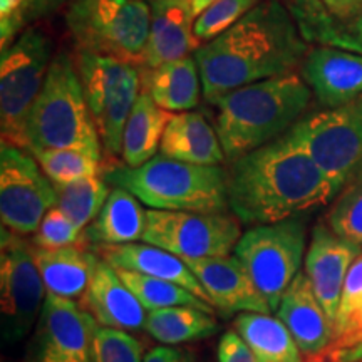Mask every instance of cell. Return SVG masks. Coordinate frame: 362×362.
Segmentation results:
<instances>
[{
	"label": "cell",
	"instance_id": "31",
	"mask_svg": "<svg viewBox=\"0 0 362 362\" xmlns=\"http://www.w3.org/2000/svg\"><path fill=\"white\" fill-rule=\"evenodd\" d=\"M54 188L57 194L56 208L74 221L83 232L99 215L111 193L110 185L101 176H90L74 183L54 185Z\"/></svg>",
	"mask_w": 362,
	"mask_h": 362
},
{
	"label": "cell",
	"instance_id": "16",
	"mask_svg": "<svg viewBox=\"0 0 362 362\" xmlns=\"http://www.w3.org/2000/svg\"><path fill=\"white\" fill-rule=\"evenodd\" d=\"M210 297L215 309L228 315L235 312L270 314V307L237 257L183 259Z\"/></svg>",
	"mask_w": 362,
	"mask_h": 362
},
{
	"label": "cell",
	"instance_id": "40",
	"mask_svg": "<svg viewBox=\"0 0 362 362\" xmlns=\"http://www.w3.org/2000/svg\"><path fill=\"white\" fill-rule=\"evenodd\" d=\"M362 342V307L356 312L354 315L347 320L344 325L334 334V341L330 344L327 351H337V349H349L352 346ZM325 351V352H327Z\"/></svg>",
	"mask_w": 362,
	"mask_h": 362
},
{
	"label": "cell",
	"instance_id": "35",
	"mask_svg": "<svg viewBox=\"0 0 362 362\" xmlns=\"http://www.w3.org/2000/svg\"><path fill=\"white\" fill-rule=\"evenodd\" d=\"M139 339L117 329L98 327L93 341V362H143Z\"/></svg>",
	"mask_w": 362,
	"mask_h": 362
},
{
	"label": "cell",
	"instance_id": "28",
	"mask_svg": "<svg viewBox=\"0 0 362 362\" xmlns=\"http://www.w3.org/2000/svg\"><path fill=\"white\" fill-rule=\"evenodd\" d=\"M235 329L259 362H304V354L279 317L243 312L235 319Z\"/></svg>",
	"mask_w": 362,
	"mask_h": 362
},
{
	"label": "cell",
	"instance_id": "22",
	"mask_svg": "<svg viewBox=\"0 0 362 362\" xmlns=\"http://www.w3.org/2000/svg\"><path fill=\"white\" fill-rule=\"evenodd\" d=\"M99 253L83 242L62 248L34 247V259L47 293L67 300H81L88 292L99 260Z\"/></svg>",
	"mask_w": 362,
	"mask_h": 362
},
{
	"label": "cell",
	"instance_id": "15",
	"mask_svg": "<svg viewBox=\"0 0 362 362\" xmlns=\"http://www.w3.org/2000/svg\"><path fill=\"white\" fill-rule=\"evenodd\" d=\"M361 253L362 247L342 238L324 221L312 228L304 272L332 324H336L347 272Z\"/></svg>",
	"mask_w": 362,
	"mask_h": 362
},
{
	"label": "cell",
	"instance_id": "33",
	"mask_svg": "<svg viewBox=\"0 0 362 362\" xmlns=\"http://www.w3.org/2000/svg\"><path fill=\"white\" fill-rule=\"evenodd\" d=\"M327 225L342 238L362 247V166L344 183L334 198Z\"/></svg>",
	"mask_w": 362,
	"mask_h": 362
},
{
	"label": "cell",
	"instance_id": "32",
	"mask_svg": "<svg viewBox=\"0 0 362 362\" xmlns=\"http://www.w3.org/2000/svg\"><path fill=\"white\" fill-rule=\"evenodd\" d=\"M40 168L54 185L74 183V181L99 176L101 153L79 148H51L30 151Z\"/></svg>",
	"mask_w": 362,
	"mask_h": 362
},
{
	"label": "cell",
	"instance_id": "44",
	"mask_svg": "<svg viewBox=\"0 0 362 362\" xmlns=\"http://www.w3.org/2000/svg\"><path fill=\"white\" fill-rule=\"evenodd\" d=\"M325 7L330 8V11H344V8L354 6L359 0H320Z\"/></svg>",
	"mask_w": 362,
	"mask_h": 362
},
{
	"label": "cell",
	"instance_id": "4",
	"mask_svg": "<svg viewBox=\"0 0 362 362\" xmlns=\"http://www.w3.org/2000/svg\"><path fill=\"white\" fill-rule=\"evenodd\" d=\"M103 178L112 188L133 193L151 210L226 211L228 171L156 155L138 168L115 166Z\"/></svg>",
	"mask_w": 362,
	"mask_h": 362
},
{
	"label": "cell",
	"instance_id": "13",
	"mask_svg": "<svg viewBox=\"0 0 362 362\" xmlns=\"http://www.w3.org/2000/svg\"><path fill=\"white\" fill-rule=\"evenodd\" d=\"M56 188L25 149L0 148V218L11 232L34 235L44 215L56 206Z\"/></svg>",
	"mask_w": 362,
	"mask_h": 362
},
{
	"label": "cell",
	"instance_id": "21",
	"mask_svg": "<svg viewBox=\"0 0 362 362\" xmlns=\"http://www.w3.org/2000/svg\"><path fill=\"white\" fill-rule=\"evenodd\" d=\"M307 42L362 54V0L344 11H330L320 0H287Z\"/></svg>",
	"mask_w": 362,
	"mask_h": 362
},
{
	"label": "cell",
	"instance_id": "34",
	"mask_svg": "<svg viewBox=\"0 0 362 362\" xmlns=\"http://www.w3.org/2000/svg\"><path fill=\"white\" fill-rule=\"evenodd\" d=\"M260 2L262 0H216L194 19L193 30L198 44H206L226 33Z\"/></svg>",
	"mask_w": 362,
	"mask_h": 362
},
{
	"label": "cell",
	"instance_id": "26",
	"mask_svg": "<svg viewBox=\"0 0 362 362\" xmlns=\"http://www.w3.org/2000/svg\"><path fill=\"white\" fill-rule=\"evenodd\" d=\"M143 93L158 106L170 112L192 111L198 106L202 88V76L193 57H183L155 69H148L143 76Z\"/></svg>",
	"mask_w": 362,
	"mask_h": 362
},
{
	"label": "cell",
	"instance_id": "46",
	"mask_svg": "<svg viewBox=\"0 0 362 362\" xmlns=\"http://www.w3.org/2000/svg\"><path fill=\"white\" fill-rule=\"evenodd\" d=\"M146 2H151V0H146Z\"/></svg>",
	"mask_w": 362,
	"mask_h": 362
},
{
	"label": "cell",
	"instance_id": "5",
	"mask_svg": "<svg viewBox=\"0 0 362 362\" xmlns=\"http://www.w3.org/2000/svg\"><path fill=\"white\" fill-rule=\"evenodd\" d=\"M29 151L79 148L103 151L96 123L74 62L67 54L52 59L44 86L27 119Z\"/></svg>",
	"mask_w": 362,
	"mask_h": 362
},
{
	"label": "cell",
	"instance_id": "36",
	"mask_svg": "<svg viewBox=\"0 0 362 362\" xmlns=\"http://www.w3.org/2000/svg\"><path fill=\"white\" fill-rule=\"evenodd\" d=\"M33 245L37 248H62L83 242V230L71 221L59 208H51L44 215L37 232L33 235Z\"/></svg>",
	"mask_w": 362,
	"mask_h": 362
},
{
	"label": "cell",
	"instance_id": "1",
	"mask_svg": "<svg viewBox=\"0 0 362 362\" xmlns=\"http://www.w3.org/2000/svg\"><path fill=\"white\" fill-rule=\"evenodd\" d=\"M341 189L288 133L233 160L228 170V206L242 225L300 216Z\"/></svg>",
	"mask_w": 362,
	"mask_h": 362
},
{
	"label": "cell",
	"instance_id": "14",
	"mask_svg": "<svg viewBox=\"0 0 362 362\" xmlns=\"http://www.w3.org/2000/svg\"><path fill=\"white\" fill-rule=\"evenodd\" d=\"M98 327L74 300L47 293L22 362H93Z\"/></svg>",
	"mask_w": 362,
	"mask_h": 362
},
{
	"label": "cell",
	"instance_id": "37",
	"mask_svg": "<svg viewBox=\"0 0 362 362\" xmlns=\"http://www.w3.org/2000/svg\"><path fill=\"white\" fill-rule=\"evenodd\" d=\"M362 307V253L351 265L347 272L346 282H344L341 302H339V310L334 324V334L347 324V320L356 314Z\"/></svg>",
	"mask_w": 362,
	"mask_h": 362
},
{
	"label": "cell",
	"instance_id": "18",
	"mask_svg": "<svg viewBox=\"0 0 362 362\" xmlns=\"http://www.w3.org/2000/svg\"><path fill=\"white\" fill-rule=\"evenodd\" d=\"M277 317L307 357H320L334 341L332 320L325 314L305 272H300L284 293Z\"/></svg>",
	"mask_w": 362,
	"mask_h": 362
},
{
	"label": "cell",
	"instance_id": "8",
	"mask_svg": "<svg viewBox=\"0 0 362 362\" xmlns=\"http://www.w3.org/2000/svg\"><path fill=\"white\" fill-rule=\"evenodd\" d=\"M52 42L29 27L0 59V128L2 141L29 149L27 119L52 62Z\"/></svg>",
	"mask_w": 362,
	"mask_h": 362
},
{
	"label": "cell",
	"instance_id": "27",
	"mask_svg": "<svg viewBox=\"0 0 362 362\" xmlns=\"http://www.w3.org/2000/svg\"><path fill=\"white\" fill-rule=\"evenodd\" d=\"M173 115L175 112L158 106L149 94L141 90L124 126L121 158L126 166L138 168L156 156L163 134Z\"/></svg>",
	"mask_w": 362,
	"mask_h": 362
},
{
	"label": "cell",
	"instance_id": "23",
	"mask_svg": "<svg viewBox=\"0 0 362 362\" xmlns=\"http://www.w3.org/2000/svg\"><path fill=\"white\" fill-rule=\"evenodd\" d=\"M96 252L101 255L103 260H106L115 269L138 272V274L149 275V277L183 285L194 296L211 304L200 280L194 277V274L188 269L185 260L175 253L165 250V248L149 245V243H126V245L98 247Z\"/></svg>",
	"mask_w": 362,
	"mask_h": 362
},
{
	"label": "cell",
	"instance_id": "7",
	"mask_svg": "<svg viewBox=\"0 0 362 362\" xmlns=\"http://www.w3.org/2000/svg\"><path fill=\"white\" fill-rule=\"evenodd\" d=\"M305 247L307 225L302 216L252 226L240 237L235 257L245 267L272 312H277L284 293L300 274Z\"/></svg>",
	"mask_w": 362,
	"mask_h": 362
},
{
	"label": "cell",
	"instance_id": "39",
	"mask_svg": "<svg viewBox=\"0 0 362 362\" xmlns=\"http://www.w3.org/2000/svg\"><path fill=\"white\" fill-rule=\"evenodd\" d=\"M218 362H259L248 344L235 330H225L216 346Z\"/></svg>",
	"mask_w": 362,
	"mask_h": 362
},
{
	"label": "cell",
	"instance_id": "29",
	"mask_svg": "<svg viewBox=\"0 0 362 362\" xmlns=\"http://www.w3.org/2000/svg\"><path fill=\"white\" fill-rule=\"evenodd\" d=\"M144 330L163 346H180L211 337L218 332V320L197 307H166L148 312Z\"/></svg>",
	"mask_w": 362,
	"mask_h": 362
},
{
	"label": "cell",
	"instance_id": "6",
	"mask_svg": "<svg viewBox=\"0 0 362 362\" xmlns=\"http://www.w3.org/2000/svg\"><path fill=\"white\" fill-rule=\"evenodd\" d=\"M151 7L146 0H71L67 29L79 52L143 66Z\"/></svg>",
	"mask_w": 362,
	"mask_h": 362
},
{
	"label": "cell",
	"instance_id": "3",
	"mask_svg": "<svg viewBox=\"0 0 362 362\" xmlns=\"http://www.w3.org/2000/svg\"><path fill=\"white\" fill-rule=\"evenodd\" d=\"M310 99L312 89L296 72L243 86L215 99V129L226 160H237L287 133Z\"/></svg>",
	"mask_w": 362,
	"mask_h": 362
},
{
	"label": "cell",
	"instance_id": "19",
	"mask_svg": "<svg viewBox=\"0 0 362 362\" xmlns=\"http://www.w3.org/2000/svg\"><path fill=\"white\" fill-rule=\"evenodd\" d=\"M302 78L324 106H342L362 96V54L319 45L307 54Z\"/></svg>",
	"mask_w": 362,
	"mask_h": 362
},
{
	"label": "cell",
	"instance_id": "30",
	"mask_svg": "<svg viewBox=\"0 0 362 362\" xmlns=\"http://www.w3.org/2000/svg\"><path fill=\"white\" fill-rule=\"evenodd\" d=\"M117 274L123 279V282L128 285L138 300L141 302L144 309L158 310L166 309V307H197V309L206 310L210 314H215V307L208 304L198 296H194L192 291L185 288L183 285H178L168 280L149 277V275L138 274L131 270H119Z\"/></svg>",
	"mask_w": 362,
	"mask_h": 362
},
{
	"label": "cell",
	"instance_id": "25",
	"mask_svg": "<svg viewBox=\"0 0 362 362\" xmlns=\"http://www.w3.org/2000/svg\"><path fill=\"white\" fill-rule=\"evenodd\" d=\"M146 211L133 193L112 188L99 215L86 226L83 240L94 247L126 245L143 240Z\"/></svg>",
	"mask_w": 362,
	"mask_h": 362
},
{
	"label": "cell",
	"instance_id": "11",
	"mask_svg": "<svg viewBox=\"0 0 362 362\" xmlns=\"http://www.w3.org/2000/svg\"><path fill=\"white\" fill-rule=\"evenodd\" d=\"M337 185L362 166V96L314 112L287 131Z\"/></svg>",
	"mask_w": 362,
	"mask_h": 362
},
{
	"label": "cell",
	"instance_id": "24",
	"mask_svg": "<svg viewBox=\"0 0 362 362\" xmlns=\"http://www.w3.org/2000/svg\"><path fill=\"white\" fill-rule=\"evenodd\" d=\"M160 155L202 166H220L226 158L216 129L203 115L193 111L171 116L163 134Z\"/></svg>",
	"mask_w": 362,
	"mask_h": 362
},
{
	"label": "cell",
	"instance_id": "38",
	"mask_svg": "<svg viewBox=\"0 0 362 362\" xmlns=\"http://www.w3.org/2000/svg\"><path fill=\"white\" fill-rule=\"evenodd\" d=\"M29 22L27 0H0V45L2 51L17 40L21 30Z\"/></svg>",
	"mask_w": 362,
	"mask_h": 362
},
{
	"label": "cell",
	"instance_id": "41",
	"mask_svg": "<svg viewBox=\"0 0 362 362\" xmlns=\"http://www.w3.org/2000/svg\"><path fill=\"white\" fill-rule=\"evenodd\" d=\"M194 356L192 351L180 349L176 346H158L149 349L144 354L143 362H193Z\"/></svg>",
	"mask_w": 362,
	"mask_h": 362
},
{
	"label": "cell",
	"instance_id": "17",
	"mask_svg": "<svg viewBox=\"0 0 362 362\" xmlns=\"http://www.w3.org/2000/svg\"><path fill=\"white\" fill-rule=\"evenodd\" d=\"M79 305L96 320L99 327L136 332L144 330L146 324L148 310L123 282L117 269L103 259Z\"/></svg>",
	"mask_w": 362,
	"mask_h": 362
},
{
	"label": "cell",
	"instance_id": "45",
	"mask_svg": "<svg viewBox=\"0 0 362 362\" xmlns=\"http://www.w3.org/2000/svg\"><path fill=\"white\" fill-rule=\"evenodd\" d=\"M216 0H188L189 7H192V12L194 17H198L203 11H206L211 4H215Z\"/></svg>",
	"mask_w": 362,
	"mask_h": 362
},
{
	"label": "cell",
	"instance_id": "42",
	"mask_svg": "<svg viewBox=\"0 0 362 362\" xmlns=\"http://www.w3.org/2000/svg\"><path fill=\"white\" fill-rule=\"evenodd\" d=\"M320 362H362V342L349 349L327 351L319 357Z\"/></svg>",
	"mask_w": 362,
	"mask_h": 362
},
{
	"label": "cell",
	"instance_id": "2",
	"mask_svg": "<svg viewBox=\"0 0 362 362\" xmlns=\"http://www.w3.org/2000/svg\"><path fill=\"white\" fill-rule=\"evenodd\" d=\"M309 42L280 0H262L243 19L194 51L208 103L304 64Z\"/></svg>",
	"mask_w": 362,
	"mask_h": 362
},
{
	"label": "cell",
	"instance_id": "9",
	"mask_svg": "<svg viewBox=\"0 0 362 362\" xmlns=\"http://www.w3.org/2000/svg\"><path fill=\"white\" fill-rule=\"evenodd\" d=\"M79 76L103 151L119 156L126 121L143 88L138 66L112 57L79 52Z\"/></svg>",
	"mask_w": 362,
	"mask_h": 362
},
{
	"label": "cell",
	"instance_id": "20",
	"mask_svg": "<svg viewBox=\"0 0 362 362\" xmlns=\"http://www.w3.org/2000/svg\"><path fill=\"white\" fill-rule=\"evenodd\" d=\"M148 44L143 66L155 69L168 62L188 57L198 49L194 37V19L188 0H151Z\"/></svg>",
	"mask_w": 362,
	"mask_h": 362
},
{
	"label": "cell",
	"instance_id": "43",
	"mask_svg": "<svg viewBox=\"0 0 362 362\" xmlns=\"http://www.w3.org/2000/svg\"><path fill=\"white\" fill-rule=\"evenodd\" d=\"M27 2H29V21H34L54 12L66 0H27Z\"/></svg>",
	"mask_w": 362,
	"mask_h": 362
},
{
	"label": "cell",
	"instance_id": "12",
	"mask_svg": "<svg viewBox=\"0 0 362 362\" xmlns=\"http://www.w3.org/2000/svg\"><path fill=\"white\" fill-rule=\"evenodd\" d=\"M226 211H146L143 242L165 248L181 259H211L235 252L242 230Z\"/></svg>",
	"mask_w": 362,
	"mask_h": 362
},
{
	"label": "cell",
	"instance_id": "10",
	"mask_svg": "<svg viewBox=\"0 0 362 362\" xmlns=\"http://www.w3.org/2000/svg\"><path fill=\"white\" fill-rule=\"evenodd\" d=\"M47 288L34 259V245L2 226L0 243V330L2 342H21L37 324Z\"/></svg>",
	"mask_w": 362,
	"mask_h": 362
}]
</instances>
